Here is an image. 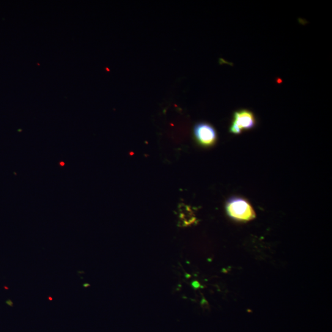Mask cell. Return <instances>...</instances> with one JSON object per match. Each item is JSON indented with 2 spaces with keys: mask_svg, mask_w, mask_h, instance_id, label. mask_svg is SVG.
Listing matches in <instances>:
<instances>
[{
  "mask_svg": "<svg viewBox=\"0 0 332 332\" xmlns=\"http://www.w3.org/2000/svg\"><path fill=\"white\" fill-rule=\"evenodd\" d=\"M226 210L230 218L239 222H248L256 217L251 203L243 197H230L226 202Z\"/></svg>",
  "mask_w": 332,
  "mask_h": 332,
  "instance_id": "obj_1",
  "label": "cell"
},
{
  "mask_svg": "<svg viewBox=\"0 0 332 332\" xmlns=\"http://www.w3.org/2000/svg\"><path fill=\"white\" fill-rule=\"evenodd\" d=\"M256 125L257 120L253 112L249 109H241L233 114L230 132L235 135H239L244 131L252 130Z\"/></svg>",
  "mask_w": 332,
  "mask_h": 332,
  "instance_id": "obj_2",
  "label": "cell"
},
{
  "mask_svg": "<svg viewBox=\"0 0 332 332\" xmlns=\"http://www.w3.org/2000/svg\"><path fill=\"white\" fill-rule=\"evenodd\" d=\"M194 139L200 146L209 148L217 141V133L213 126L207 123L200 122L193 129Z\"/></svg>",
  "mask_w": 332,
  "mask_h": 332,
  "instance_id": "obj_3",
  "label": "cell"
},
{
  "mask_svg": "<svg viewBox=\"0 0 332 332\" xmlns=\"http://www.w3.org/2000/svg\"><path fill=\"white\" fill-rule=\"evenodd\" d=\"M179 210L180 212L181 225L182 226H188V225L191 224L195 220V218H194L193 213H192L191 210L186 205V206L185 205H184V206L180 205Z\"/></svg>",
  "mask_w": 332,
  "mask_h": 332,
  "instance_id": "obj_4",
  "label": "cell"
}]
</instances>
